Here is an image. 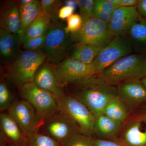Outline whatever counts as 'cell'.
Listing matches in <instances>:
<instances>
[{
	"mask_svg": "<svg viewBox=\"0 0 146 146\" xmlns=\"http://www.w3.org/2000/svg\"><path fill=\"white\" fill-rule=\"evenodd\" d=\"M78 86L76 98L89 108L95 117L102 114L108 104L117 96V87L95 75L76 82Z\"/></svg>",
	"mask_w": 146,
	"mask_h": 146,
	"instance_id": "cell-1",
	"label": "cell"
},
{
	"mask_svg": "<svg viewBox=\"0 0 146 146\" xmlns=\"http://www.w3.org/2000/svg\"><path fill=\"white\" fill-rule=\"evenodd\" d=\"M55 72L63 86L95 75L92 64H86L71 58L54 66Z\"/></svg>",
	"mask_w": 146,
	"mask_h": 146,
	"instance_id": "cell-11",
	"label": "cell"
},
{
	"mask_svg": "<svg viewBox=\"0 0 146 146\" xmlns=\"http://www.w3.org/2000/svg\"><path fill=\"white\" fill-rule=\"evenodd\" d=\"M118 96L129 109H133L146 102V88L140 80L120 84L117 87Z\"/></svg>",
	"mask_w": 146,
	"mask_h": 146,
	"instance_id": "cell-13",
	"label": "cell"
},
{
	"mask_svg": "<svg viewBox=\"0 0 146 146\" xmlns=\"http://www.w3.org/2000/svg\"><path fill=\"white\" fill-rule=\"evenodd\" d=\"M7 145V142L5 139L1 135V146H6ZM8 146H23L21 145H9L8 143Z\"/></svg>",
	"mask_w": 146,
	"mask_h": 146,
	"instance_id": "cell-39",
	"label": "cell"
},
{
	"mask_svg": "<svg viewBox=\"0 0 146 146\" xmlns=\"http://www.w3.org/2000/svg\"><path fill=\"white\" fill-rule=\"evenodd\" d=\"M123 124L102 113L96 117L94 135L99 139H117V135L121 130Z\"/></svg>",
	"mask_w": 146,
	"mask_h": 146,
	"instance_id": "cell-16",
	"label": "cell"
},
{
	"mask_svg": "<svg viewBox=\"0 0 146 146\" xmlns=\"http://www.w3.org/2000/svg\"><path fill=\"white\" fill-rule=\"evenodd\" d=\"M129 110L127 106L117 96L109 102L103 113L112 119L123 123L129 116Z\"/></svg>",
	"mask_w": 146,
	"mask_h": 146,
	"instance_id": "cell-23",
	"label": "cell"
},
{
	"mask_svg": "<svg viewBox=\"0 0 146 146\" xmlns=\"http://www.w3.org/2000/svg\"><path fill=\"white\" fill-rule=\"evenodd\" d=\"M20 94L23 99L33 106L39 120L43 122L60 110L57 99L49 92L39 88L33 82L21 86Z\"/></svg>",
	"mask_w": 146,
	"mask_h": 146,
	"instance_id": "cell-6",
	"label": "cell"
},
{
	"mask_svg": "<svg viewBox=\"0 0 146 146\" xmlns=\"http://www.w3.org/2000/svg\"><path fill=\"white\" fill-rule=\"evenodd\" d=\"M23 146H61L54 139L46 134L35 131L25 138Z\"/></svg>",
	"mask_w": 146,
	"mask_h": 146,
	"instance_id": "cell-25",
	"label": "cell"
},
{
	"mask_svg": "<svg viewBox=\"0 0 146 146\" xmlns=\"http://www.w3.org/2000/svg\"><path fill=\"white\" fill-rule=\"evenodd\" d=\"M110 2L119 7H133L137 5L138 0H109Z\"/></svg>",
	"mask_w": 146,
	"mask_h": 146,
	"instance_id": "cell-36",
	"label": "cell"
},
{
	"mask_svg": "<svg viewBox=\"0 0 146 146\" xmlns=\"http://www.w3.org/2000/svg\"><path fill=\"white\" fill-rule=\"evenodd\" d=\"M102 48L91 44L78 43L72 51L70 58L85 64H91Z\"/></svg>",
	"mask_w": 146,
	"mask_h": 146,
	"instance_id": "cell-22",
	"label": "cell"
},
{
	"mask_svg": "<svg viewBox=\"0 0 146 146\" xmlns=\"http://www.w3.org/2000/svg\"><path fill=\"white\" fill-rule=\"evenodd\" d=\"M58 22L52 23L46 33L44 48L47 63L54 65L65 60L72 44L70 34Z\"/></svg>",
	"mask_w": 146,
	"mask_h": 146,
	"instance_id": "cell-4",
	"label": "cell"
},
{
	"mask_svg": "<svg viewBox=\"0 0 146 146\" xmlns=\"http://www.w3.org/2000/svg\"><path fill=\"white\" fill-rule=\"evenodd\" d=\"M40 129L60 145L70 136L80 133L75 123L60 110L44 121Z\"/></svg>",
	"mask_w": 146,
	"mask_h": 146,
	"instance_id": "cell-10",
	"label": "cell"
},
{
	"mask_svg": "<svg viewBox=\"0 0 146 146\" xmlns=\"http://www.w3.org/2000/svg\"><path fill=\"white\" fill-rule=\"evenodd\" d=\"M19 6L21 18L20 36L21 38L29 26L37 18L45 14L40 1L35 0L31 3L19 5Z\"/></svg>",
	"mask_w": 146,
	"mask_h": 146,
	"instance_id": "cell-20",
	"label": "cell"
},
{
	"mask_svg": "<svg viewBox=\"0 0 146 146\" xmlns=\"http://www.w3.org/2000/svg\"><path fill=\"white\" fill-rule=\"evenodd\" d=\"M93 137L80 133L70 136L61 143V146H95Z\"/></svg>",
	"mask_w": 146,
	"mask_h": 146,
	"instance_id": "cell-27",
	"label": "cell"
},
{
	"mask_svg": "<svg viewBox=\"0 0 146 146\" xmlns=\"http://www.w3.org/2000/svg\"><path fill=\"white\" fill-rule=\"evenodd\" d=\"M132 45L125 36H115L109 44L104 47L91 64L95 75H99L106 68L122 58L130 54Z\"/></svg>",
	"mask_w": 146,
	"mask_h": 146,
	"instance_id": "cell-8",
	"label": "cell"
},
{
	"mask_svg": "<svg viewBox=\"0 0 146 146\" xmlns=\"http://www.w3.org/2000/svg\"><path fill=\"white\" fill-rule=\"evenodd\" d=\"M67 25L65 30L68 34H72L79 31L83 23V18L81 15L73 14L67 19Z\"/></svg>",
	"mask_w": 146,
	"mask_h": 146,
	"instance_id": "cell-30",
	"label": "cell"
},
{
	"mask_svg": "<svg viewBox=\"0 0 146 146\" xmlns=\"http://www.w3.org/2000/svg\"><path fill=\"white\" fill-rule=\"evenodd\" d=\"M35 0H21L18 2L19 5H25L29 4L34 2Z\"/></svg>",
	"mask_w": 146,
	"mask_h": 146,
	"instance_id": "cell-38",
	"label": "cell"
},
{
	"mask_svg": "<svg viewBox=\"0 0 146 146\" xmlns=\"http://www.w3.org/2000/svg\"><path fill=\"white\" fill-rule=\"evenodd\" d=\"M51 22L50 19L45 15L37 18L26 30L21 36V42L23 44L29 39L46 33Z\"/></svg>",
	"mask_w": 146,
	"mask_h": 146,
	"instance_id": "cell-24",
	"label": "cell"
},
{
	"mask_svg": "<svg viewBox=\"0 0 146 146\" xmlns=\"http://www.w3.org/2000/svg\"><path fill=\"white\" fill-rule=\"evenodd\" d=\"M1 135L9 145L23 146L25 137L20 127L9 113L0 115Z\"/></svg>",
	"mask_w": 146,
	"mask_h": 146,
	"instance_id": "cell-17",
	"label": "cell"
},
{
	"mask_svg": "<svg viewBox=\"0 0 146 146\" xmlns=\"http://www.w3.org/2000/svg\"><path fill=\"white\" fill-rule=\"evenodd\" d=\"M43 11L52 23L58 22V13L62 1L58 0H42L40 1Z\"/></svg>",
	"mask_w": 146,
	"mask_h": 146,
	"instance_id": "cell-26",
	"label": "cell"
},
{
	"mask_svg": "<svg viewBox=\"0 0 146 146\" xmlns=\"http://www.w3.org/2000/svg\"><path fill=\"white\" fill-rule=\"evenodd\" d=\"M12 98L10 91L6 84L1 82L0 84V110L3 111L9 109L12 105Z\"/></svg>",
	"mask_w": 146,
	"mask_h": 146,
	"instance_id": "cell-29",
	"label": "cell"
},
{
	"mask_svg": "<svg viewBox=\"0 0 146 146\" xmlns=\"http://www.w3.org/2000/svg\"><path fill=\"white\" fill-rule=\"evenodd\" d=\"M143 121L146 124V116L143 118Z\"/></svg>",
	"mask_w": 146,
	"mask_h": 146,
	"instance_id": "cell-42",
	"label": "cell"
},
{
	"mask_svg": "<svg viewBox=\"0 0 146 146\" xmlns=\"http://www.w3.org/2000/svg\"><path fill=\"white\" fill-rule=\"evenodd\" d=\"M93 143L95 146H126L120 140H104L93 138Z\"/></svg>",
	"mask_w": 146,
	"mask_h": 146,
	"instance_id": "cell-32",
	"label": "cell"
},
{
	"mask_svg": "<svg viewBox=\"0 0 146 146\" xmlns=\"http://www.w3.org/2000/svg\"><path fill=\"white\" fill-rule=\"evenodd\" d=\"M46 33L28 40L23 43L24 48L27 50L43 51L46 41Z\"/></svg>",
	"mask_w": 146,
	"mask_h": 146,
	"instance_id": "cell-28",
	"label": "cell"
},
{
	"mask_svg": "<svg viewBox=\"0 0 146 146\" xmlns=\"http://www.w3.org/2000/svg\"><path fill=\"white\" fill-rule=\"evenodd\" d=\"M128 34L132 46L140 52H146V21L141 17L131 26Z\"/></svg>",
	"mask_w": 146,
	"mask_h": 146,
	"instance_id": "cell-21",
	"label": "cell"
},
{
	"mask_svg": "<svg viewBox=\"0 0 146 146\" xmlns=\"http://www.w3.org/2000/svg\"><path fill=\"white\" fill-rule=\"evenodd\" d=\"M33 82L39 88L52 94L58 100L65 96L63 85L56 74L54 68L49 64H42L35 74Z\"/></svg>",
	"mask_w": 146,
	"mask_h": 146,
	"instance_id": "cell-14",
	"label": "cell"
},
{
	"mask_svg": "<svg viewBox=\"0 0 146 146\" xmlns=\"http://www.w3.org/2000/svg\"><path fill=\"white\" fill-rule=\"evenodd\" d=\"M46 59L43 51L20 52L11 65L8 75L9 81L20 88L25 84L32 82Z\"/></svg>",
	"mask_w": 146,
	"mask_h": 146,
	"instance_id": "cell-3",
	"label": "cell"
},
{
	"mask_svg": "<svg viewBox=\"0 0 146 146\" xmlns=\"http://www.w3.org/2000/svg\"><path fill=\"white\" fill-rule=\"evenodd\" d=\"M121 141L126 146H146V130L141 129V122L136 120L125 128Z\"/></svg>",
	"mask_w": 146,
	"mask_h": 146,
	"instance_id": "cell-19",
	"label": "cell"
},
{
	"mask_svg": "<svg viewBox=\"0 0 146 146\" xmlns=\"http://www.w3.org/2000/svg\"><path fill=\"white\" fill-rule=\"evenodd\" d=\"M58 101L60 111L75 123L80 133L94 136L96 117L83 103L75 97L66 95Z\"/></svg>",
	"mask_w": 146,
	"mask_h": 146,
	"instance_id": "cell-7",
	"label": "cell"
},
{
	"mask_svg": "<svg viewBox=\"0 0 146 146\" xmlns=\"http://www.w3.org/2000/svg\"><path fill=\"white\" fill-rule=\"evenodd\" d=\"M77 2L82 17H93L95 5L94 0H78Z\"/></svg>",
	"mask_w": 146,
	"mask_h": 146,
	"instance_id": "cell-31",
	"label": "cell"
},
{
	"mask_svg": "<svg viewBox=\"0 0 146 146\" xmlns=\"http://www.w3.org/2000/svg\"><path fill=\"white\" fill-rule=\"evenodd\" d=\"M136 6L119 7L112 14L109 23L114 36H125L128 34L133 24L141 18Z\"/></svg>",
	"mask_w": 146,
	"mask_h": 146,
	"instance_id": "cell-12",
	"label": "cell"
},
{
	"mask_svg": "<svg viewBox=\"0 0 146 146\" xmlns=\"http://www.w3.org/2000/svg\"><path fill=\"white\" fill-rule=\"evenodd\" d=\"M136 7L141 17L146 21V0H138Z\"/></svg>",
	"mask_w": 146,
	"mask_h": 146,
	"instance_id": "cell-37",
	"label": "cell"
},
{
	"mask_svg": "<svg viewBox=\"0 0 146 146\" xmlns=\"http://www.w3.org/2000/svg\"><path fill=\"white\" fill-rule=\"evenodd\" d=\"M112 16V15L108 13L106 11L104 10L100 7L95 3L94 12H93V17L99 18L101 20H103L105 22L109 23L110 21L111 20Z\"/></svg>",
	"mask_w": 146,
	"mask_h": 146,
	"instance_id": "cell-33",
	"label": "cell"
},
{
	"mask_svg": "<svg viewBox=\"0 0 146 146\" xmlns=\"http://www.w3.org/2000/svg\"><path fill=\"white\" fill-rule=\"evenodd\" d=\"M142 83L144 84V86L146 88V76L144 77V78L142 79L141 80Z\"/></svg>",
	"mask_w": 146,
	"mask_h": 146,
	"instance_id": "cell-41",
	"label": "cell"
},
{
	"mask_svg": "<svg viewBox=\"0 0 146 146\" xmlns=\"http://www.w3.org/2000/svg\"><path fill=\"white\" fill-rule=\"evenodd\" d=\"M77 5H78L77 1H69L66 2V5L71 6L74 7L75 8Z\"/></svg>",
	"mask_w": 146,
	"mask_h": 146,
	"instance_id": "cell-40",
	"label": "cell"
},
{
	"mask_svg": "<svg viewBox=\"0 0 146 146\" xmlns=\"http://www.w3.org/2000/svg\"><path fill=\"white\" fill-rule=\"evenodd\" d=\"M1 29L20 35L21 28V14L19 5L16 1L4 3L1 8Z\"/></svg>",
	"mask_w": 146,
	"mask_h": 146,
	"instance_id": "cell-15",
	"label": "cell"
},
{
	"mask_svg": "<svg viewBox=\"0 0 146 146\" xmlns=\"http://www.w3.org/2000/svg\"><path fill=\"white\" fill-rule=\"evenodd\" d=\"M82 18L83 23L80 30L70 34L72 42L91 44L104 48L115 37L108 23L94 17Z\"/></svg>",
	"mask_w": 146,
	"mask_h": 146,
	"instance_id": "cell-5",
	"label": "cell"
},
{
	"mask_svg": "<svg viewBox=\"0 0 146 146\" xmlns=\"http://www.w3.org/2000/svg\"><path fill=\"white\" fill-rule=\"evenodd\" d=\"M8 113L18 124L26 138L39 130L43 123L39 120L33 106L25 100L13 102Z\"/></svg>",
	"mask_w": 146,
	"mask_h": 146,
	"instance_id": "cell-9",
	"label": "cell"
},
{
	"mask_svg": "<svg viewBox=\"0 0 146 146\" xmlns=\"http://www.w3.org/2000/svg\"><path fill=\"white\" fill-rule=\"evenodd\" d=\"M94 1L95 3L100 7L104 10L111 15L119 7L110 2L109 0H95Z\"/></svg>",
	"mask_w": 146,
	"mask_h": 146,
	"instance_id": "cell-34",
	"label": "cell"
},
{
	"mask_svg": "<svg viewBox=\"0 0 146 146\" xmlns=\"http://www.w3.org/2000/svg\"><path fill=\"white\" fill-rule=\"evenodd\" d=\"M75 8L71 6L65 5L60 7L58 11V18L61 20L68 19L72 15Z\"/></svg>",
	"mask_w": 146,
	"mask_h": 146,
	"instance_id": "cell-35",
	"label": "cell"
},
{
	"mask_svg": "<svg viewBox=\"0 0 146 146\" xmlns=\"http://www.w3.org/2000/svg\"><path fill=\"white\" fill-rule=\"evenodd\" d=\"M99 75L114 86L142 80L146 76V58L140 54L128 55L106 68Z\"/></svg>",
	"mask_w": 146,
	"mask_h": 146,
	"instance_id": "cell-2",
	"label": "cell"
},
{
	"mask_svg": "<svg viewBox=\"0 0 146 146\" xmlns=\"http://www.w3.org/2000/svg\"><path fill=\"white\" fill-rule=\"evenodd\" d=\"M21 36L1 29L0 53L3 61L9 63L13 62L20 52L19 51Z\"/></svg>",
	"mask_w": 146,
	"mask_h": 146,
	"instance_id": "cell-18",
	"label": "cell"
}]
</instances>
